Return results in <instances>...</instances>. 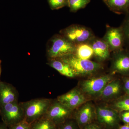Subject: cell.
I'll return each instance as SVG.
<instances>
[{
	"mask_svg": "<svg viewBox=\"0 0 129 129\" xmlns=\"http://www.w3.org/2000/svg\"><path fill=\"white\" fill-rule=\"evenodd\" d=\"M76 45L61 35H56L48 41L47 48L48 59L61 58L74 55Z\"/></svg>",
	"mask_w": 129,
	"mask_h": 129,
	"instance_id": "cell-1",
	"label": "cell"
},
{
	"mask_svg": "<svg viewBox=\"0 0 129 129\" xmlns=\"http://www.w3.org/2000/svg\"><path fill=\"white\" fill-rule=\"evenodd\" d=\"M52 99L41 98L21 102L24 114V120L31 124L46 114Z\"/></svg>",
	"mask_w": 129,
	"mask_h": 129,
	"instance_id": "cell-2",
	"label": "cell"
},
{
	"mask_svg": "<svg viewBox=\"0 0 129 129\" xmlns=\"http://www.w3.org/2000/svg\"><path fill=\"white\" fill-rule=\"evenodd\" d=\"M58 58L68 63L76 76L91 75L103 69V65L100 63L80 59L74 55Z\"/></svg>",
	"mask_w": 129,
	"mask_h": 129,
	"instance_id": "cell-3",
	"label": "cell"
},
{
	"mask_svg": "<svg viewBox=\"0 0 129 129\" xmlns=\"http://www.w3.org/2000/svg\"><path fill=\"white\" fill-rule=\"evenodd\" d=\"M113 79L111 74L93 77L81 81L79 89L86 96L97 98L105 86Z\"/></svg>",
	"mask_w": 129,
	"mask_h": 129,
	"instance_id": "cell-4",
	"label": "cell"
},
{
	"mask_svg": "<svg viewBox=\"0 0 129 129\" xmlns=\"http://www.w3.org/2000/svg\"><path fill=\"white\" fill-rule=\"evenodd\" d=\"M60 34L75 45L89 42L95 37L90 29L77 24H72L62 29Z\"/></svg>",
	"mask_w": 129,
	"mask_h": 129,
	"instance_id": "cell-5",
	"label": "cell"
},
{
	"mask_svg": "<svg viewBox=\"0 0 129 129\" xmlns=\"http://www.w3.org/2000/svg\"><path fill=\"white\" fill-rule=\"evenodd\" d=\"M0 116L2 122L8 127L23 121L24 114L21 103L14 102L2 106Z\"/></svg>",
	"mask_w": 129,
	"mask_h": 129,
	"instance_id": "cell-6",
	"label": "cell"
},
{
	"mask_svg": "<svg viewBox=\"0 0 129 129\" xmlns=\"http://www.w3.org/2000/svg\"><path fill=\"white\" fill-rule=\"evenodd\" d=\"M74 111L67 107L56 99H52L45 117L52 121L57 126L73 118Z\"/></svg>",
	"mask_w": 129,
	"mask_h": 129,
	"instance_id": "cell-7",
	"label": "cell"
},
{
	"mask_svg": "<svg viewBox=\"0 0 129 129\" xmlns=\"http://www.w3.org/2000/svg\"><path fill=\"white\" fill-rule=\"evenodd\" d=\"M96 118L100 125L106 129H113L117 125L120 116L119 113L110 106H97Z\"/></svg>",
	"mask_w": 129,
	"mask_h": 129,
	"instance_id": "cell-8",
	"label": "cell"
},
{
	"mask_svg": "<svg viewBox=\"0 0 129 129\" xmlns=\"http://www.w3.org/2000/svg\"><path fill=\"white\" fill-rule=\"evenodd\" d=\"M103 39L108 45L111 52H116L124 49V36L120 26L113 27L107 25L106 32Z\"/></svg>",
	"mask_w": 129,
	"mask_h": 129,
	"instance_id": "cell-9",
	"label": "cell"
},
{
	"mask_svg": "<svg viewBox=\"0 0 129 129\" xmlns=\"http://www.w3.org/2000/svg\"><path fill=\"white\" fill-rule=\"evenodd\" d=\"M87 97L79 89L74 88L57 98L58 102L74 111L87 102Z\"/></svg>",
	"mask_w": 129,
	"mask_h": 129,
	"instance_id": "cell-10",
	"label": "cell"
},
{
	"mask_svg": "<svg viewBox=\"0 0 129 129\" xmlns=\"http://www.w3.org/2000/svg\"><path fill=\"white\" fill-rule=\"evenodd\" d=\"M111 74L129 75V50L122 49L113 52L111 67Z\"/></svg>",
	"mask_w": 129,
	"mask_h": 129,
	"instance_id": "cell-11",
	"label": "cell"
},
{
	"mask_svg": "<svg viewBox=\"0 0 129 129\" xmlns=\"http://www.w3.org/2000/svg\"><path fill=\"white\" fill-rule=\"evenodd\" d=\"M95 118V107L91 103L87 102L74 112L73 117L80 128L92 123Z\"/></svg>",
	"mask_w": 129,
	"mask_h": 129,
	"instance_id": "cell-12",
	"label": "cell"
},
{
	"mask_svg": "<svg viewBox=\"0 0 129 129\" xmlns=\"http://www.w3.org/2000/svg\"><path fill=\"white\" fill-rule=\"evenodd\" d=\"M94 52V56L99 62L108 60L110 56L111 51L108 45L103 38L95 37L89 42Z\"/></svg>",
	"mask_w": 129,
	"mask_h": 129,
	"instance_id": "cell-13",
	"label": "cell"
},
{
	"mask_svg": "<svg viewBox=\"0 0 129 129\" xmlns=\"http://www.w3.org/2000/svg\"><path fill=\"white\" fill-rule=\"evenodd\" d=\"M18 93L11 84L0 81V106L18 101Z\"/></svg>",
	"mask_w": 129,
	"mask_h": 129,
	"instance_id": "cell-14",
	"label": "cell"
},
{
	"mask_svg": "<svg viewBox=\"0 0 129 129\" xmlns=\"http://www.w3.org/2000/svg\"><path fill=\"white\" fill-rule=\"evenodd\" d=\"M122 85L118 80H112L105 86L97 98L103 101H109L117 97L121 92Z\"/></svg>",
	"mask_w": 129,
	"mask_h": 129,
	"instance_id": "cell-15",
	"label": "cell"
},
{
	"mask_svg": "<svg viewBox=\"0 0 129 129\" xmlns=\"http://www.w3.org/2000/svg\"><path fill=\"white\" fill-rule=\"evenodd\" d=\"M47 64L63 76L70 78L76 76L71 67L60 58L48 59Z\"/></svg>",
	"mask_w": 129,
	"mask_h": 129,
	"instance_id": "cell-16",
	"label": "cell"
},
{
	"mask_svg": "<svg viewBox=\"0 0 129 129\" xmlns=\"http://www.w3.org/2000/svg\"><path fill=\"white\" fill-rule=\"evenodd\" d=\"M111 11L118 14L129 12V0H103Z\"/></svg>",
	"mask_w": 129,
	"mask_h": 129,
	"instance_id": "cell-17",
	"label": "cell"
},
{
	"mask_svg": "<svg viewBox=\"0 0 129 129\" xmlns=\"http://www.w3.org/2000/svg\"><path fill=\"white\" fill-rule=\"evenodd\" d=\"M74 55L84 60H90L94 56V52L89 42L82 43L76 45Z\"/></svg>",
	"mask_w": 129,
	"mask_h": 129,
	"instance_id": "cell-18",
	"label": "cell"
},
{
	"mask_svg": "<svg viewBox=\"0 0 129 129\" xmlns=\"http://www.w3.org/2000/svg\"><path fill=\"white\" fill-rule=\"evenodd\" d=\"M31 125L32 129H57V125L45 116L35 121Z\"/></svg>",
	"mask_w": 129,
	"mask_h": 129,
	"instance_id": "cell-19",
	"label": "cell"
},
{
	"mask_svg": "<svg viewBox=\"0 0 129 129\" xmlns=\"http://www.w3.org/2000/svg\"><path fill=\"white\" fill-rule=\"evenodd\" d=\"M110 107L118 113L129 111V96L116 99Z\"/></svg>",
	"mask_w": 129,
	"mask_h": 129,
	"instance_id": "cell-20",
	"label": "cell"
},
{
	"mask_svg": "<svg viewBox=\"0 0 129 129\" xmlns=\"http://www.w3.org/2000/svg\"><path fill=\"white\" fill-rule=\"evenodd\" d=\"M90 0H68V6L71 12H76L84 9L90 2Z\"/></svg>",
	"mask_w": 129,
	"mask_h": 129,
	"instance_id": "cell-21",
	"label": "cell"
},
{
	"mask_svg": "<svg viewBox=\"0 0 129 129\" xmlns=\"http://www.w3.org/2000/svg\"><path fill=\"white\" fill-rule=\"evenodd\" d=\"M124 36L125 45L129 47V12L126 14L123 22L120 26Z\"/></svg>",
	"mask_w": 129,
	"mask_h": 129,
	"instance_id": "cell-22",
	"label": "cell"
},
{
	"mask_svg": "<svg viewBox=\"0 0 129 129\" xmlns=\"http://www.w3.org/2000/svg\"><path fill=\"white\" fill-rule=\"evenodd\" d=\"M57 129H80V128L76 120L72 118L57 125Z\"/></svg>",
	"mask_w": 129,
	"mask_h": 129,
	"instance_id": "cell-23",
	"label": "cell"
},
{
	"mask_svg": "<svg viewBox=\"0 0 129 129\" xmlns=\"http://www.w3.org/2000/svg\"><path fill=\"white\" fill-rule=\"evenodd\" d=\"M49 6L52 10H57L68 6V0H48Z\"/></svg>",
	"mask_w": 129,
	"mask_h": 129,
	"instance_id": "cell-24",
	"label": "cell"
},
{
	"mask_svg": "<svg viewBox=\"0 0 129 129\" xmlns=\"http://www.w3.org/2000/svg\"><path fill=\"white\" fill-rule=\"evenodd\" d=\"M9 129H32L31 124L24 120L21 122L8 127Z\"/></svg>",
	"mask_w": 129,
	"mask_h": 129,
	"instance_id": "cell-25",
	"label": "cell"
},
{
	"mask_svg": "<svg viewBox=\"0 0 129 129\" xmlns=\"http://www.w3.org/2000/svg\"><path fill=\"white\" fill-rule=\"evenodd\" d=\"M120 115V118L125 124H129V111L122 112Z\"/></svg>",
	"mask_w": 129,
	"mask_h": 129,
	"instance_id": "cell-26",
	"label": "cell"
},
{
	"mask_svg": "<svg viewBox=\"0 0 129 129\" xmlns=\"http://www.w3.org/2000/svg\"><path fill=\"white\" fill-rule=\"evenodd\" d=\"M83 128V129H103L99 125L92 123L86 125Z\"/></svg>",
	"mask_w": 129,
	"mask_h": 129,
	"instance_id": "cell-27",
	"label": "cell"
},
{
	"mask_svg": "<svg viewBox=\"0 0 129 129\" xmlns=\"http://www.w3.org/2000/svg\"><path fill=\"white\" fill-rule=\"evenodd\" d=\"M124 89L126 94L129 96V78L124 79Z\"/></svg>",
	"mask_w": 129,
	"mask_h": 129,
	"instance_id": "cell-28",
	"label": "cell"
},
{
	"mask_svg": "<svg viewBox=\"0 0 129 129\" xmlns=\"http://www.w3.org/2000/svg\"><path fill=\"white\" fill-rule=\"evenodd\" d=\"M0 129H9L8 127L3 122L0 123Z\"/></svg>",
	"mask_w": 129,
	"mask_h": 129,
	"instance_id": "cell-29",
	"label": "cell"
},
{
	"mask_svg": "<svg viewBox=\"0 0 129 129\" xmlns=\"http://www.w3.org/2000/svg\"><path fill=\"white\" fill-rule=\"evenodd\" d=\"M119 129H129V124H125L120 126Z\"/></svg>",
	"mask_w": 129,
	"mask_h": 129,
	"instance_id": "cell-30",
	"label": "cell"
},
{
	"mask_svg": "<svg viewBox=\"0 0 129 129\" xmlns=\"http://www.w3.org/2000/svg\"><path fill=\"white\" fill-rule=\"evenodd\" d=\"M1 66H0V76H1Z\"/></svg>",
	"mask_w": 129,
	"mask_h": 129,
	"instance_id": "cell-31",
	"label": "cell"
},
{
	"mask_svg": "<svg viewBox=\"0 0 129 129\" xmlns=\"http://www.w3.org/2000/svg\"><path fill=\"white\" fill-rule=\"evenodd\" d=\"M1 106H0V111H1Z\"/></svg>",
	"mask_w": 129,
	"mask_h": 129,
	"instance_id": "cell-32",
	"label": "cell"
}]
</instances>
